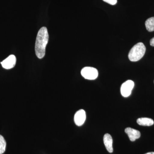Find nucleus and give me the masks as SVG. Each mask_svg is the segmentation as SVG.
<instances>
[{"label":"nucleus","instance_id":"1","mask_svg":"<svg viewBox=\"0 0 154 154\" xmlns=\"http://www.w3.org/2000/svg\"><path fill=\"white\" fill-rule=\"evenodd\" d=\"M48 32L47 28L43 27L38 30L35 43V53L37 57L39 59L44 57L45 54V48L48 43Z\"/></svg>","mask_w":154,"mask_h":154},{"label":"nucleus","instance_id":"2","mask_svg":"<svg viewBox=\"0 0 154 154\" xmlns=\"http://www.w3.org/2000/svg\"><path fill=\"white\" fill-rule=\"evenodd\" d=\"M146 48L142 42H139L134 45L128 54L129 60L132 62H136L140 60L143 57L146 52Z\"/></svg>","mask_w":154,"mask_h":154},{"label":"nucleus","instance_id":"3","mask_svg":"<svg viewBox=\"0 0 154 154\" xmlns=\"http://www.w3.org/2000/svg\"><path fill=\"white\" fill-rule=\"evenodd\" d=\"M81 74L86 79L95 80L98 76V71L95 68L85 67L81 71Z\"/></svg>","mask_w":154,"mask_h":154},{"label":"nucleus","instance_id":"4","mask_svg":"<svg viewBox=\"0 0 154 154\" xmlns=\"http://www.w3.org/2000/svg\"><path fill=\"white\" fill-rule=\"evenodd\" d=\"M134 86V82L131 80L126 81L121 86L122 95L124 97H128L131 94Z\"/></svg>","mask_w":154,"mask_h":154},{"label":"nucleus","instance_id":"5","mask_svg":"<svg viewBox=\"0 0 154 154\" xmlns=\"http://www.w3.org/2000/svg\"><path fill=\"white\" fill-rule=\"evenodd\" d=\"M17 62V58L15 55H11L1 63L4 68L9 69L14 68Z\"/></svg>","mask_w":154,"mask_h":154},{"label":"nucleus","instance_id":"6","mask_svg":"<svg viewBox=\"0 0 154 154\" xmlns=\"http://www.w3.org/2000/svg\"><path fill=\"white\" fill-rule=\"evenodd\" d=\"M86 119V112L83 109H81L77 111L75 114L74 121L77 126L82 125L85 121Z\"/></svg>","mask_w":154,"mask_h":154},{"label":"nucleus","instance_id":"7","mask_svg":"<svg viewBox=\"0 0 154 154\" xmlns=\"http://www.w3.org/2000/svg\"><path fill=\"white\" fill-rule=\"evenodd\" d=\"M125 132L128 135L130 140L131 141H134L140 137V133L137 130L133 129L131 128H127L125 129Z\"/></svg>","mask_w":154,"mask_h":154},{"label":"nucleus","instance_id":"8","mask_svg":"<svg viewBox=\"0 0 154 154\" xmlns=\"http://www.w3.org/2000/svg\"><path fill=\"white\" fill-rule=\"evenodd\" d=\"M104 143L105 147L110 153L113 152V139L112 137L109 134H106L104 136Z\"/></svg>","mask_w":154,"mask_h":154},{"label":"nucleus","instance_id":"9","mask_svg":"<svg viewBox=\"0 0 154 154\" xmlns=\"http://www.w3.org/2000/svg\"><path fill=\"white\" fill-rule=\"evenodd\" d=\"M137 122L138 124L142 126H152L154 123V122L152 119L146 117L138 119Z\"/></svg>","mask_w":154,"mask_h":154},{"label":"nucleus","instance_id":"10","mask_svg":"<svg viewBox=\"0 0 154 154\" xmlns=\"http://www.w3.org/2000/svg\"><path fill=\"white\" fill-rule=\"evenodd\" d=\"M145 26L149 32L154 31V17H151L146 20Z\"/></svg>","mask_w":154,"mask_h":154},{"label":"nucleus","instance_id":"11","mask_svg":"<svg viewBox=\"0 0 154 154\" xmlns=\"http://www.w3.org/2000/svg\"><path fill=\"white\" fill-rule=\"evenodd\" d=\"M6 142L2 136L0 135V154H2L6 150Z\"/></svg>","mask_w":154,"mask_h":154},{"label":"nucleus","instance_id":"12","mask_svg":"<svg viewBox=\"0 0 154 154\" xmlns=\"http://www.w3.org/2000/svg\"><path fill=\"white\" fill-rule=\"evenodd\" d=\"M103 1L112 5H114L117 2V0H103Z\"/></svg>","mask_w":154,"mask_h":154},{"label":"nucleus","instance_id":"13","mask_svg":"<svg viewBox=\"0 0 154 154\" xmlns=\"http://www.w3.org/2000/svg\"><path fill=\"white\" fill-rule=\"evenodd\" d=\"M150 44L152 46H154V37L152 38L150 41Z\"/></svg>","mask_w":154,"mask_h":154},{"label":"nucleus","instance_id":"14","mask_svg":"<svg viewBox=\"0 0 154 154\" xmlns=\"http://www.w3.org/2000/svg\"><path fill=\"white\" fill-rule=\"evenodd\" d=\"M145 154H154V152H148Z\"/></svg>","mask_w":154,"mask_h":154}]
</instances>
